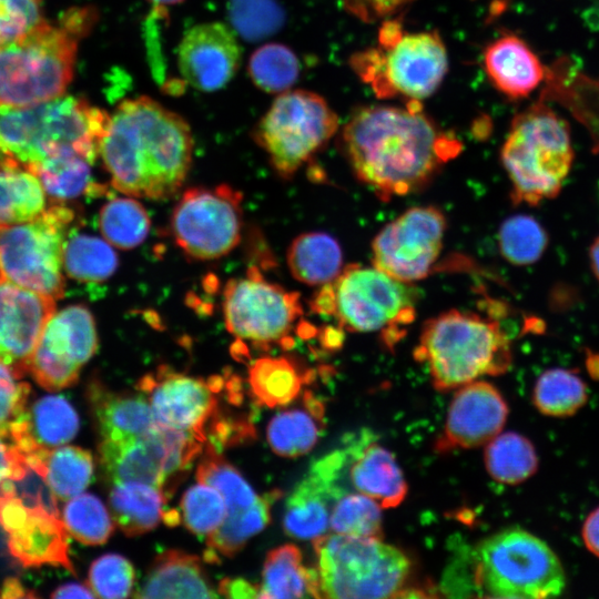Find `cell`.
Returning a JSON list of instances; mask_svg holds the SVG:
<instances>
[{
    "mask_svg": "<svg viewBox=\"0 0 599 599\" xmlns=\"http://www.w3.org/2000/svg\"><path fill=\"white\" fill-rule=\"evenodd\" d=\"M339 145L356 179L383 201L424 189L463 150L419 101L357 108L342 129Z\"/></svg>",
    "mask_w": 599,
    "mask_h": 599,
    "instance_id": "1",
    "label": "cell"
},
{
    "mask_svg": "<svg viewBox=\"0 0 599 599\" xmlns=\"http://www.w3.org/2000/svg\"><path fill=\"white\" fill-rule=\"evenodd\" d=\"M193 139L187 122L149 97L121 101L102 136L99 155L123 194L165 199L184 182Z\"/></svg>",
    "mask_w": 599,
    "mask_h": 599,
    "instance_id": "2",
    "label": "cell"
},
{
    "mask_svg": "<svg viewBox=\"0 0 599 599\" xmlns=\"http://www.w3.org/2000/svg\"><path fill=\"white\" fill-rule=\"evenodd\" d=\"M91 8H73L26 35L0 44V106L21 108L63 95L72 81L79 41L91 30Z\"/></svg>",
    "mask_w": 599,
    "mask_h": 599,
    "instance_id": "3",
    "label": "cell"
},
{
    "mask_svg": "<svg viewBox=\"0 0 599 599\" xmlns=\"http://www.w3.org/2000/svg\"><path fill=\"white\" fill-rule=\"evenodd\" d=\"M109 119L85 99L65 94L29 106H0V154L30 172L64 153H77L92 164Z\"/></svg>",
    "mask_w": 599,
    "mask_h": 599,
    "instance_id": "4",
    "label": "cell"
},
{
    "mask_svg": "<svg viewBox=\"0 0 599 599\" xmlns=\"http://www.w3.org/2000/svg\"><path fill=\"white\" fill-rule=\"evenodd\" d=\"M414 357L427 366L434 387L445 392L505 373L511 352L497 322L450 309L425 323Z\"/></svg>",
    "mask_w": 599,
    "mask_h": 599,
    "instance_id": "5",
    "label": "cell"
},
{
    "mask_svg": "<svg viewBox=\"0 0 599 599\" xmlns=\"http://www.w3.org/2000/svg\"><path fill=\"white\" fill-rule=\"evenodd\" d=\"M500 158L515 204L556 197L575 158L568 122L548 105L529 106L512 118Z\"/></svg>",
    "mask_w": 599,
    "mask_h": 599,
    "instance_id": "6",
    "label": "cell"
},
{
    "mask_svg": "<svg viewBox=\"0 0 599 599\" xmlns=\"http://www.w3.org/2000/svg\"><path fill=\"white\" fill-rule=\"evenodd\" d=\"M416 293L376 266L348 264L322 285L309 302L311 309L335 319L353 333L380 332L387 345L395 344L403 327L415 318Z\"/></svg>",
    "mask_w": 599,
    "mask_h": 599,
    "instance_id": "7",
    "label": "cell"
},
{
    "mask_svg": "<svg viewBox=\"0 0 599 599\" xmlns=\"http://www.w3.org/2000/svg\"><path fill=\"white\" fill-rule=\"evenodd\" d=\"M351 67L379 99L420 101L439 88L448 55L436 31L408 33L398 20H386L376 47L351 57Z\"/></svg>",
    "mask_w": 599,
    "mask_h": 599,
    "instance_id": "8",
    "label": "cell"
},
{
    "mask_svg": "<svg viewBox=\"0 0 599 599\" xmlns=\"http://www.w3.org/2000/svg\"><path fill=\"white\" fill-rule=\"evenodd\" d=\"M322 598L404 597L410 561L382 539L321 535L313 539Z\"/></svg>",
    "mask_w": 599,
    "mask_h": 599,
    "instance_id": "9",
    "label": "cell"
},
{
    "mask_svg": "<svg viewBox=\"0 0 599 599\" xmlns=\"http://www.w3.org/2000/svg\"><path fill=\"white\" fill-rule=\"evenodd\" d=\"M474 580L481 596L494 598L557 597L566 586L556 554L520 528L502 530L478 545Z\"/></svg>",
    "mask_w": 599,
    "mask_h": 599,
    "instance_id": "10",
    "label": "cell"
},
{
    "mask_svg": "<svg viewBox=\"0 0 599 599\" xmlns=\"http://www.w3.org/2000/svg\"><path fill=\"white\" fill-rule=\"evenodd\" d=\"M0 526L10 555L23 567L60 566L74 573L58 498L32 468L0 486Z\"/></svg>",
    "mask_w": 599,
    "mask_h": 599,
    "instance_id": "11",
    "label": "cell"
},
{
    "mask_svg": "<svg viewBox=\"0 0 599 599\" xmlns=\"http://www.w3.org/2000/svg\"><path fill=\"white\" fill-rule=\"evenodd\" d=\"M73 217L71 209L55 204L34 219L0 225V283L61 298L63 250Z\"/></svg>",
    "mask_w": 599,
    "mask_h": 599,
    "instance_id": "12",
    "label": "cell"
},
{
    "mask_svg": "<svg viewBox=\"0 0 599 599\" xmlns=\"http://www.w3.org/2000/svg\"><path fill=\"white\" fill-rule=\"evenodd\" d=\"M338 129L326 100L307 90L280 93L253 130L255 142L283 179H291L316 155Z\"/></svg>",
    "mask_w": 599,
    "mask_h": 599,
    "instance_id": "13",
    "label": "cell"
},
{
    "mask_svg": "<svg viewBox=\"0 0 599 599\" xmlns=\"http://www.w3.org/2000/svg\"><path fill=\"white\" fill-rule=\"evenodd\" d=\"M303 314L300 294L268 282L251 267L243 277L231 278L223 292L226 329L260 347L293 341L290 334Z\"/></svg>",
    "mask_w": 599,
    "mask_h": 599,
    "instance_id": "14",
    "label": "cell"
},
{
    "mask_svg": "<svg viewBox=\"0 0 599 599\" xmlns=\"http://www.w3.org/2000/svg\"><path fill=\"white\" fill-rule=\"evenodd\" d=\"M242 194L227 184L186 190L176 203L171 227L176 244L195 260H214L240 242Z\"/></svg>",
    "mask_w": 599,
    "mask_h": 599,
    "instance_id": "15",
    "label": "cell"
},
{
    "mask_svg": "<svg viewBox=\"0 0 599 599\" xmlns=\"http://www.w3.org/2000/svg\"><path fill=\"white\" fill-rule=\"evenodd\" d=\"M446 219L434 206L407 210L385 225L372 243L373 265L405 283L427 277L436 263Z\"/></svg>",
    "mask_w": 599,
    "mask_h": 599,
    "instance_id": "16",
    "label": "cell"
},
{
    "mask_svg": "<svg viewBox=\"0 0 599 599\" xmlns=\"http://www.w3.org/2000/svg\"><path fill=\"white\" fill-rule=\"evenodd\" d=\"M98 335L91 312L71 305L54 312L33 352L29 373L42 388L58 392L79 378L82 366L93 356Z\"/></svg>",
    "mask_w": 599,
    "mask_h": 599,
    "instance_id": "17",
    "label": "cell"
},
{
    "mask_svg": "<svg viewBox=\"0 0 599 599\" xmlns=\"http://www.w3.org/2000/svg\"><path fill=\"white\" fill-rule=\"evenodd\" d=\"M222 386L221 377L204 382L161 367L144 376L138 387L149 399L159 425L206 436L205 425L216 410L215 395Z\"/></svg>",
    "mask_w": 599,
    "mask_h": 599,
    "instance_id": "18",
    "label": "cell"
},
{
    "mask_svg": "<svg viewBox=\"0 0 599 599\" xmlns=\"http://www.w3.org/2000/svg\"><path fill=\"white\" fill-rule=\"evenodd\" d=\"M55 312V300L0 283V363L19 378L30 369L41 333Z\"/></svg>",
    "mask_w": 599,
    "mask_h": 599,
    "instance_id": "19",
    "label": "cell"
},
{
    "mask_svg": "<svg viewBox=\"0 0 599 599\" xmlns=\"http://www.w3.org/2000/svg\"><path fill=\"white\" fill-rule=\"evenodd\" d=\"M241 64V47L234 30L222 22L189 29L177 48V67L191 87L203 92L224 88Z\"/></svg>",
    "mask_w": 599,
    "mask_h": 599,
    "instance_id": "20",
    "label": "cell"
},
{
    "mask_svg": "<svg viewBox=\"0 0 599 599\" xmlns=\"http://www.w3.org/2000/svg\"><path fill=\"white\" fill-rule=\"evenodd\" d=\"M507 415V403L494 385L484 380L463 385L451 399L435 449L445 453L487 444L500 434Z\"/></svg>",
    "mask_w": 599,
    "mask_h": 599,
    "instance_id": "21",
    "label": "cell"
},
{
    "mask_svg": "<svg viewBox=\"0 0 599 599\" xmlns=\"http://www.w3.org/2000/svg\"><path fill=\"white\" fill-rule=\"evenodd\" d=\"M344 466L339 450L317 460L294 488L285 504L283 527L298 539H314L329 527L332 508L343 496L338 484Z\"/></svg>",
    "mask_w": 599,
    "mask_h": 599,
    "instance_id": "22",
    "label": "cell"
},
{
    "mask_svg": "<svg viewBox=\"0 0 599 599\" xmlns=\"http://www.w3.org/2000/svg\"><path fill=\"white\" fill-rule=\"evenodd\" d=\"M98 451L101 469L110 483H143L164 491L166 446L159 424L138 438L101 440Z\"/></svg>",
    "mask_w": 599,
    "mask_h": 599,
    "instance_id": "23",
    "label": "cell"
},
{
    "mask_svg": "<svg viewBox=\"0 0 599 599\" xmlns=\"http://www.w3.org/2000/svg\"><path fill=\"white\" fill-rule=\"evenodd\" d=\"M483 65L491 85L509 100L528 98L546 75L531 47L515 33H502L484 49Z\"/></svg>",
    "mask_w": 599,
    "mask_h": 599,
    "instance_id": "24",
    "label": "cell"
},
{
    "mask_svg": "<svg viewBox=\"0 0 599 599\" xmlns=\"http://www.w3.org/2000/svg\"><path fill=\"white\" fill-rule=\"evenodd\" d=\"M79 430V416L60 395H47L27 405L13 423L9 439L24 459L41 450L53 449L72 440Z\"/></svg>",
    "mask_w": 599,
    "mask_h": 599,
    "instance_id": "25",
    "label": "cell"
},
{
    "mask_svg": "<svg viewBox=\"0 0 599 599\" xmlns=\"http://www.w3.org/2000/svg\"><path fill=\"white\" fill-rule=\"evenodd\" d=\"M87 397L101 440L138 438L158 425L144 394L114 393L93 382L88 387Z\"/></svg>",
    "mask_w": 599,
    "mask_h": 599,
    "instance_id": "26",
    "label": "cell"
},
{
    "mask_svg": "<svg viewBox=\"0 0 599 599\" xmlns=\"http://www.w3.org/2000/svg\"><path fill=\"white\" fill-rule=\"evenodd\" d=\"M346 453L355 490L375 499L382 508H394L404 500L407 484L390 451L376 443L359 440Z\"/></svg>",
    "mask_w": 599,
    "mask_h": 599,
    "instance_id": "27",
    "label": "cell"
},
{
    "mask_svg": "<svg viewBox=\"0 0 599 599\" xmlns=\"http://www.w3.org/2000/svg\"><path fill=\"white\" fill-rule=\"evenodd\" d=\"M201 560L182 550L160 554L148 570L135 598H216Z\"/></svg>",
    "mask_w": 599,
    "mask_h": 599,
    "instance_id": "28",
    "label": "cell"
},
{
    "mask_svg": "<svg viewBox=\"0 0 599 599\" xmlns=\"http://www.w3.org/2000/svg\"><path fill=\"white\" fill-rule=\"evenodd\" d=\"M324 404L309 390L302 406L276 414L267 425L266 437L272 450L282 457H300L318 441L324 429Z\"/></svg>",
    "mask_w": 599,
    "mask_h": 599,
    "instance_id": "29",
    "label": "cell"
},
{
    "mask_svg": "<svg viewBox=\"0 0 599 599\" xmlns=\"http://www.w3.org/2000/svg\"><path fill=\"white\" fill-rule=\"evenodd\" d=\"M26 461L43 477L60 500H69L82 494L93 478L94 463L91 453L77 446L41 450L29 456Z\"/></svg>",
    "mask_w": 599,
    "mask_h": 599,
    "instance_id": "30",
    "label": "cell"
},
{
    "mask_svg": "<svg viewBox=\"0 0 599 599\" xmlns=\"http://www.w3.org/2000/svg\"><path fill=\"white\" fill-rule=\"evenodd\" d=\"M322 598L316 569L303 565L292 544L272 549L264 562L260 598Z\"/></svg>",
    "mask_w": 599,
    "mask_h": 599,
    "instance_id": "31",
    "label": "cell"
},
{
    "mask_svg": "<svg viewBox=\"0 0 599 599\" xmlns=\"http://www.w3.org/2000/svg\"><path fill=\"white\" fill-rule=\"evenodd\" d=\"M165 493L143 483L113 484L109 505L114 522L130 537L154 529L164 519Z\"/></svg>",
    "mask_w": 599,
    "mask_h": 599,
    "instance_id": "32",
    "label": "cell"
},
{
    "mask_svg": "<svg viewBox=\"0 0 599 599\" xmlns=\"http://www.w3.org/2000/svg\"><path fill=\"white\" fill-rule=\"evenodd\" d=\"M287 265L295 280L324 285L343 270V252L335 237L325 232L298 235L287 251Z\"/></svg>",
    "mask_w": 599,
    "mask_h": 599,
    "instance_id": "33",
    "label": "cell"
},
{
    "mask_svg": "<svg viewBox=\"0 0 599 599\" xmlns=\"http://www.w3.org/2000/svg\"><path fill=\"white\" fill-rule=\"evenodd\" d=\"M45 210V192L39 177L0 154V225L24 222Z\"/></svg>",
    "mask_w": 599,
    "mask_h": 599,
    "instance_id": "34",
    "label": "cell"
},
{
    "mask_svg": "<svg viewBox=\"0 0 599 599\" xmlns=\"http://www.w3.org/2000/svg\"><path fill=\"white\" fill-rule=\"evenodd\" d=\"M308 379V373L302 372L288 357H261L248 370L255 400L270 408L293 402Z\"/></svg>",
    "mask_w": 599,
    "mask_h": 599,
    "instance_id": "35",
    "label": "cell"
},
{
    "mask_svg": "<svg viewBox=\"0 0 599 599\" xmlns=\"http://www.w3.org/2000/svg\"><path fill=\"white\" fill-rule=\"evenodd\" d=\"M278 493L271 491L260 496L250 508L226 514L224 521L207 535V560L217 561L219 556L235 555L247 540L263 530L271 519V506Z\"/></svg>",
    "mask_w": 599,
    "mask_h": 599,
    "instance_id": "36",
    "label": "cell"
},
{
    "mask_svg": "<svg viewBox=\"0 0 599 599\" xmlns=\"http://www.w3.org/2000/svg\"><path fill=\"white\" fill-rule=\"evenodd\" d=\"M484 459L491 478L506 485L527 480L538 468L534 445L525 436L514 432L498 434L488 441Z\"/></svg>",
    "mask_w": 599,
    "mask_h": 599,
    "instance_id": "37",
    "label": "cell"
},
{
    "mask_svg": "<svg viewBox=\"0 0 599 599\" xmlns=\"http://www.w3.org/2000/svg\"><path fill=\"white\" fill-rule=\"evenodd\" d=\"M119 258L105 240L88 234L68 236L63 250V270L80 282H102L118 268Z\"/></svg>",
    "mask_w": 599,
    "mask_h": 599,
    "instance_id": "38",
    "label": "cell"
},
{
    "mask_svg": "<svg viewBox=\"0 0 599 599\" xmlns=\"http://www.w3.org/2000/svg\"><path fill=\"white\" fill-rule=\"evenodd\" d=\"M587 387L576 372L566 368L545 370L534 387L532 399L537 409L547 416L567 417L587 402Z\"/></svg>",
    "mask_w": 599,
    "mask_h": 599,
    "instance_id": "39",
    "label": "cell"
},
{
    "mask_svg": "<svg viewBox=\"0 0 599 599\" xmlns=\"http://www.w3.org/2000/svg\"><path fill=\"white\" fill-rule=\"evenodd\" d=\"M150 225L144 206L130 197H116L106 202L99 215L104 240L121 250L140 245L146 238Z\"/></svg>",
    "mask_w": 599,
    "mask_h": 599,
    "instance_id": "40",
    "label": "cell"
},
{
    "mask_svg": "<svg viewBox=\"0 0 599 599\" xmlns=\"http://www.w3.org/2000/svg\"><path fill=\"white\" fill-rule=\"evenodd\" d=\"M247 70L253 83L262 91L283 93L297 81L301 63L291 48L272 42L252 53Z\"/></svg>",
    "mask_w": 599,
    "mask_h": 599,
    "instance_id": "41",
    "label": "cell"
},
{
    "mask_svg": "<svg viewBox=\"0 0 599 599\" xmlns=\"http://www.w3.org/2000/svg\"><path fill=\"white\" fill-rule=\"evenodd\" d=\"M196 479L222 494L227 514L250 508L260 497L238 470L210 444L206 445L204 456L197 466Z\"/></svg>",
    "mask_w": 599,
    "mask_h": 599,
    "instance_id": "42",
    "label": "cell"
},
{
    "mask_svg": "<svg viewBox=\"0 0 599 599\" xmlns=\"http://www.w3.org/2000/svg\"><path fill=\"white\" fill-rule=\"evenodd\" d=\"M61 519L68 535L89 546L104 544L114 530V520L108 509L91 494H79L69 499Z\"/></svg>",
    "mask_w": 599,
    "mask_h": 599,
    "instance_id": "43",
    "label": "cell"
},
{
    "mask_svg": "<svg viewBox=\"0 0 599 599\" xmlns=\"http://www.w3.org/2000/svg\"><path fill=\"white\" fill-rule=\"evenodd\" d=\"M498 242L506 261L515 265H529L545 253L548 235L536 219L527 214H517L502 222Z\"/></svg>",
    "mask_w": 599,
    "mask_h": 599,
    "instance_id": "44",
    "label": "cell"
},
{
    "mask_svg": "<svg viewBox=\"0 0 599 599\" xmlns=\"http://www.w3.org/2000/svg\"><path fill=\"white\" fill-rule=\"evenodd\" d=\"M90 165L77 153H64L42 162L32 173L39 177L45 194L55 200H69L88 189Z\"/></svg>",
    "mask_w": 599,
    "mask_h": 599,
    "instance_id": "45",
    "label": "cell"
},
{
    "mask_svg": "<svg viewBox=\"0 0 599 599\" xmlns=\"http://www.w3.org/2000/svg\"><path fill=\"white\" fill-rule=\"evenodd\" d=\"M380 509L364 494H344L332 508L329 528L335 534L383 539Z\"/></svg>",
    "mask_w": 599,
    "mask_h": 599,
    "instance_id": "46",
    "label": "cell"
},
{
    "mask_svg": "<svg viewBox=\"0 0 599 599\" xmlns=\"http://www.w3.org/2000/svg\"><path fill=\"white\" fill-rule=\"evenodd\" d=\"M231 28L247 41H258L277 32L285 12L277 0H230Z\"/></svg>",
    "mask_w": 599,
    "mask_h": 599,
    "instance_id": "47",
    "label": "cell"
},
{
    "mask_svg": "<svg viewBox=\"0 0 599 599\" xmlns=\"http://www.w3.org/2000/svg\"><path fill=\"white\" fill-rule=\"evenodd\" d=\"M182 519L195 535L207 536L217 529L227 514L222 494L214 487L199 483L191 486L181 499Z\"/></svg>",
    "mask_w": 599,
    "mask_h": 599,
    "instance_id": "48",
    "label": "cell"
},
{
    "mask_svg": "<svg viewBox=\"0 0 599 599\" xmlns=\"http://www.w3.org/2000/svg\"><path fill=\"white\" fill-rule=\"evenodd\" d=\"M134 580L135 572L132 564L116 554L99 557L89 569L88 585L99 598H126L130 596Z\"/></svg>",
    "mask_w": 599,
    "mask_h": 599,
    "instance_id": "49",
    "label": "cell"
},
{
    "mask_svg": "<svg viewBox=\"0 0 599 599\" xmlns=\"http://www.w3.org/2000/svg\"><path fill=\"white\" fill-rule=\"evenodd\" d=\"M43 21L40 0H0V44L26 35Z\"/></svg>",
    "mask_w": 599,
    "mask_h": 599,
    "instance_id": "50",
    "label": "cell"
},
{
    "mask_svg": "<svg viewBox=\"0 0 599 599\" xmlns=\"http://www.w3.org/2000/svg\"><path fill=\"white\" fill-rule=\"evenodd\" d=\"M0 363V436L9 438L13 423L29 404L31 387Z\"/></svg>",
    "mask_w": 599,
    "mask_h": 599,
    "instance_id": "51",
    "label": "cell"
},
{
    "mask_svg": "<svg viewBox=\"0 0 599 599\" xmlns=\"http://www.w3.org/2000/svg\"><path fill=\"white\" fill-rule=\"evenodd\" d=\"M415 0H343L344 9L358 20L372 23L387 19Z\"/></svg>",
    "mask_w": 599,
    "mask_h": 599,
    "instance_id": "52",
    "label": "cell"
},
{
    "mask_svg": "<svg viewBox=\"0 0 599 599\" xmlns=\"http://www.w3.org/2000/svg\"><path fill=\"white\" fill-rule=\"evenodd\" d=\"M29 468L18 447L9 438L0 436V486L22 478Z\"/></svg>",
    "mask_w": 599,
    "mask_h": 599,
    "instance_id": "53",
    "label": "cell"
},
{
    "mask_svg": "<svg viewBox=\"0 0 599 599\" xmlns=\"http://www.w3.org/2000/svg\"><path fill=\"white\" fill-rule=\"evenodd\" d=\"M219 595L227 598H260L261 587L243 578H224L219 585Z\"/></svg>",
    "mask_w": 599,
    "mask_h": 599,
    "instance_id": "54",
    "label": "cell"
},
{
    "mask_svg": "<svg viewBox=\"0 0 599 599\" xmlns=\"http://www.w3.org/2000/svg\"><path fill=\"white\" fill-rule=\"evenodd\" d=\"M582 539L590 552L599 557V507L586 518L582 526Z\"/></svg>",
    "mask_w": 599,
    "mask_h": 599,
    "instance_id": "55",
    "label": "cell"
},
{
    "mask_svg": "<svg viewBox=\"0 0 599 599\" xmlns=\"http://www.w3.org/2000/svg\"><path fill=\"white\" fill-rule=\"evenodd\" d=\"M37 595L26 588L17 578H8L0 588V598H35Z\"/></svg>",
    "mask_w": 599,
    "mask_h": 599,
    "instance_id": "56",
    "label": "cell"
},
{
    "mask_svg": "<svg viewBox=\"0 0 599 599\" xmlns=\"http://www.w3.org/2000/svg\"><path fill=\"white\" fill-rule=\"evenodd\" d=\"M52 598H94L95 595L90 587L79 583H65L58 587L52 593Z\"/></svg>",
    "mask_w": 599,
    "mask_h": 599,
    "instance_id": "57",
    "label": "cell"
},
{
    "mask_svg": "<svg viewBox=\"0 0 599 599\" xmlns=\"http://www.w3.org/2000/svg\"><path fill=\"white\" fill-rule=\"evenodd\" d=\"M589 258L592 273L599 281V235L595 238L590 246Z\"/></svg>",
    "mask_w": 599,
    "mask_h": 599,
    "instance_id": "58",
    "label": "cell"
},
{
    "mask_svg": "<svg viewBox=\"0 0 599 599\" xmlns=\"http://www.w3.org/2000/svg\"><path fill=\"white\" fill-rule=\"evenodd\" d=\"M146 1L154 4L156 8L163 9V7L177 4L184 0H146Z\"/></svg>",
    "mask_w": 599,
    "mask_h": 599,
    "instance_id": "59",
    "label": "cell"
}]
</instances>
